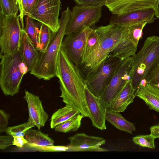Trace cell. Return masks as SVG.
<instances>
[{"label":"cell","mask_w":159,"mask_h":159,"mask_svg":"<svg viewBox=\"0 0 159 159\" xmlns=\"http://www.w3.org/2000/svg\"><path fill=\"white\" fill-rule=\"evenodd\" d=\"M56 77L59 79L60 97L66 105L78 110L84 117H89L84 94L85 84L78 66L61 47L58 55Z\"/></svg>","instance_id":"1"},{"label":"cell","mask_w":159,"mask_h":159,"mask_svg":"<svg viewBox=\"0 0 159 159\" xmlns=\"http://www.w3.org/2000/svg\"><path fill=\"white\" fill-rule=\"evenodd\" d=\"M71 10L69 7L61 13L58 30L53 33L50 42L46 51L40 52L38 61L30 72L39 80H49L56 77L57 65L58 55L61 47L63 40L66 35Z\"/></svg>","instance_id":"2"},{"label":"cell","mask_w":159,"mask_h":159,"mask_svg":"<svg viewBox=\"0 0 159 159\" xmlns=\"http://www.w3.org/2000/svg\"><path fill=\"white\" fill-rule=\"evenodd\" d=\"M159 63V36L147 38L142 48L133 57L131 80L135 94L148 83L150 73Z\"/></svg>","instance_id":"3"},{"label":"cell","mask_w":159,"mask_h":159,"mask_svg":"<svg viewBox=\"0 0 159 159\" xmlns=\"http://www.w3.org/2000/svg\"><path fill=\"white\" fill-rule=\"evenodd\" d=\"M0 86L5 96L18 93L24 75L28 72L19 50L0 56Z\"/></svg>","instance_id":"4"},{"label":"cell","mask_w":159,"mask_h":159,"mask_svg":"<svg viewBox=\"0 0 159 159\" xmlns=\"http://www.w3.org/2000/svg\"><path fill=\"white\" fill-rule=\"evenodd\" d=\"M123 29V26L111 24L95 29L99 36L100 43L97 49L82 64L87 73L95 70L104 61L119 42Z\"/></svg>","instance_id":"5"},{"label":"cell","mask_w":159,"mask_h":159,"mask_svg":"<svg viewBox=\"0 0 159 159\" xmlns=\"http://www.w3.org/2000/svg\"><path fill=\"white\" fill-rule=\"evenodd\" d=\"M123 61L110 53L95 70L87 73L84 80L89 91L99 98Z\"/></svg>","instance_id":"6"},{"label":"cell","mask_w":159,"mask_h":159,"mask_svg":"<svg viewBox=\"0 0 159 159\" xmlns=\"http://www.w3.org/2000/svg\"><path fill=\"white\" fill-rule=\"evenodd\" d=\"M0 56L19 49L22 28L17 15L6 16L0 13Z\"/></svg>","instance_id":"7"},{"label":"cell","mask_w":159,"mask_h":159,"mask_svg":"<svg viewBox=\"0 0 159 159\" xmlns=\"http://www.w3.org/2000/svg\"><path fill=\"white\" fill-rule=\"evenodd\" d=\"M133 57L123 61L115 72L102 95L99 98L105 110H108L110 104L124 87L131 80Z\"/></svg>","instance_id":"8"},{"label":"cell","mask_w":159,"mask_h":159,"mask_svg":"<svg viewBox=\"0 0 159 159\" xmlns=\"http://www.w3.org/2000/svg\"><path fill=\"white\" fill-rule=\"evenodd\" d=\"M61 0H36L30 17L48 26L53 33L59 29Z\"/></svg>","instance_id":"9"},{"label":"cell","mask_w":159,"mask_h":159,"mask_svg":"<svg viewBox=\"0 0 159 159\" xmlns=\"http://www.w3.org/2000/svg\"><path fill=\"white\" fill-rule=\"evenodd\" d=\"M102 6H85L77 5L71 11L66 35L79 32L90 27L100 20Z\"/></svg>","instance_id":"10"},{"label":"cell","mask_w":159,"mask_h":159,"mask_svg":"<svg viewBox=\"0 0 159 159\" xmlns=\"http://www.w3.org/2000/svg\"><path fill=\"white\" fill-rule=\"evenodd\" d=\"M93 29L87 27L83 30L65 35L61 47L71 61L78 66L81 64L86 41Z\"/></svg>","instance_id":"11"},{"label":"cell","mask_w":159,"mask_h":159,"mask_svg":"<svg viewBox=\"0 0 159 159\" xmlns=\"http://www.w3.org/2000/svg\"><path fill=\"white\" fill-rule=\"evenodd\" d=\"M159 0H106L105 5L114 15L120 16L139 10H155Z\"/></svg>","instance_id":"12"},{"label":"cell","mask_w":159,"mask_h":159,"mask_svg":"<svg viewBox=\"0 0 159 159\" xmlns=\"http://www.w3.org/2000/svg\"><path fill=\"white\" fill-rule=\"evenodd\" d=\"M68 139L70 143L66 145L68 148V152L109 151L101 147L106 143V140L102 137L78 133L69 137Z\"/></svg>","instance_id":"13"},{"label":"cell","mask_w":159,"mask_h":159,"mask_svg":"<svg viewBox=\"0 0 159 159\" xmlns=\"http://www.w3.org/2000/svg\"><path fill=\"white\" fill-rule=\"evenodd\" d=\"M155 16L154 9H147L135 11L120 16L114 15L111 17L110 22V24L123 27L144 22L151 24L156 19Z\"/></svg>","instance_id":"14"},{"label":"cell","mask_w":159,"mask_h":159,"mask_svg":"<svg viewBox=\"0 0 159 159\" xmlns=\"http://www.w3.org/2000/svg\"><path fill=\"white\" fill-rule=\"evenodd\" d=\"M24 98L27 104L29 118L39 130L48 118V114L42 106L39 97L25 90Z\"/></svg>","instance_id":"15"},{"label":"cell","mask_w":159,"mask_h":159,"mask_svg":"<svg viewBox=\"0 0 159 159\" xmlns=\"http://www.w3.org/2000/svg\"><path fill=\"white\" fill-rule=\"evenodd\" d=\"M84 94L89 114V118L93 125L101 130L106 129L105 110L102 106L99 98L93 94L86 86Z\"/></svg>","instance_id":"16"},{"label":"cell","mask_w":159,"mask_h":159,"mask_svg":"<svg viewBox=\"0 0 159 159\" xmlns=\"http://www.w3.org/2000/svg\"><path fill=\"white\" fill-rule=\"evenodd\" d=\"M23 61L30 72L36 65L40 52L30 39L25 29H22L19 49Z\"/></svg>","instance_id":"17"},{"label":"cell","mask_w":159,"mask_h":159,"mask_svg":"<svg viewBox=\"0 0 159 159\" xmlns=\"http://www.w3.org/2000/svg\"><path fill=\"white\" fill-rule=\"evenodd\" d=\"M135 91L131 80L128 81L122 89L111 102L108 109L111 111L123 112L132 103L135 97Z\"/></svg>","instance_id":"18"},{"label":"cell","mask_w":159,"mask_h":159,"mask_svg":"<svg viewBox=\"0 0 159 159\" xmlns=\"http://www.w3.org/2000/svg\"><path fill=\"white\" fill-rule=\"evenodd\" d=\"M137 48V47L129 38L125 27H124L120 39L110 53L123 61L134 56L136 54Z\"/></svg>","instance_id":"19"},{"label":"cell","mask_w":159,"mask_h":159,"mask_svg":"<svg viewBox=\"0 0 159 159\" xmlns=\"http://www.w3.org/2000/svg\"><path fill=\"white\" fill-rule=\"evenodd\" d=\"M143 100L149 108L159 113V89L148 83L135 94Z\"/></svg>","instance_id":"20"},{"label":"cell","mask_w":159,"mask_h":159,"mask_svg":"<svg viewBox=\"0 0 159 159\" xmlns=\"http://www.w3.org/2000/svg\"><path fill=\"white\" fill-rule=\"evenodd\" d=\"M105 118L106 120L119 130L131 134L135 131L134 124L124 118L120 112L106 110Z\"/></svg>","instance_id":"21"},{"label":"cell","mask_w":159,"mask_h":159,"mask_svg":"<svg viewBox=\"0 0 159 159\" xmlns=\"http://www.w3.org/2000/svg\"><path fill=\"white\" fill-rule=\"evenodd\" d=\"M24 137L27 141L26 144L29 147L54 145V141L48 134L31 128L26 132Z\"/></svg>","instance_id":"22"},{"label":"cell","mask_w":159,"mask_h":159,"mask_svg":"<svg viewBox=\"0 0 159 159\" xmlns=\"http://www.w3.org/2000/svg\"><path fill=\"white\" fill-rule=\"evenodd\" d=\"M80 114L77 109L66 105L53 114L51 119L50 127L54 129L58 125Z\"/></svg>","instance_id":"23"},{"label":"cell","mask_w":159,"mask_h":159,"mask_svg":"<svg viewBox=\"0 0 159 159\" xmlns=\"http://www.w3.org/2000/svg\"><path fill=\"white\" fill-rule=\"evenodd\" d=\"M25 30L37 49L39 46V36L41 23L26 16L25 18Z\"/></svg>","instance_id":"24"},{"label":"cell","mask_w":159,"mask_h":159,"mask_svg":"<svg viewBox=\"0 0 159 159\" xmlns=\"http://www.w3.org/2000/svg\"><path fill=\"white\" fill-rule=\"evenodd\" d=\"M100 43L99 35L93 29L87 39L84 50L82 64L98 47Z\"/></svg>","instance_id":"25"},{"label":"cell","mask_w":159,"mask_h":159,"mask_svg":"<svg viewBox=\"0 0 159 159\" xmlns=\"http://www.w3.org/2000/svg\"><path fill=\"white\" fill-rule=\"evenodd\" d=\"M84 116L80 114L57 125L55 131L67 133L77 131L80 127Z\"/></svg>","instance_id":"26"},{"label":"cell","mask_w":159,"mask_h":159,"mask_svg":"<svg viewBox=\"0 0 159 159\" xmlns=\"http://www.w3.org/2000/svg\"><path fill=\"white\" fill-rule=\"evenodd\" d=\"M53 32L48 26L41 24L39 36V46L37 49L40 52H45L48 45Z\"/></svg>","instance_id":"27"},{"label":"cell","mask_w":159,"mask_h":159,"mask_svg":"<svg viewBox=\"0 0 159 159\" xmlns=\"http://www.w3.org/2000/svg\"><path fill=\"white\" fill-rule=\"evenodd\" d=\"M147 23L144 22L125 27L129 38L137 47L139 40L142 37L143 29Z\"/></svg>","instance_id":"28"},{"label":"cell","mask_w":159,"mask_h":159,"mask_svg":"<svg viewBox=\"0 0 159 159\" xmlns=\"http://www.w3.org/2000/svg\"><path fill=\"white\" fill-rule=\"evenodd\" d=\"M34 126L32 121L28 118V121L26 122L17 125L7 127L5 132L8 135L12 136L24 137L26 132Z\"/></svg>","instance_id":"29"},{"label":"cell","mask_w":159,"mask_h":159,"mask_svg":"<svg viewBox=\"0 0 159 159\" xmlns=\"http://www.w3.org/2000/svg\"><path fill=\"white\" fill-rule=\"evenodd\" d=\"M0 13L6 16L17 15L19 8L16 0H0Z\"/></svg>","instance_id":"30"},{"label":"cell","mask_w":159,"mask_h":159,"mask_svg":"<svg viewBox=\"0 0 159 159\" xmlns=\"http://www.w3.org/2000/svg\"><path fill=\"white\" fill-rule=\"evenodd\" d=\"M155 138L150 134L146 135H139L133 138V141L136 144L142 147L154 149Z\"/></svg>","instance_id":"31"},{"label":"cell","mask_w":159,"mask_h":159,"mask_svg":"<svg viewBox=\"0 0 159 159\" xmlns=\"http://www.w3.org/2000/svg\"><path fill=\"white\" fill-rule=\"evenodd\" d=\"M35 150L42 152H68L67 146L48 145L44 146H33L29 147Z\"/></svg>","instance_id":"32"},{"label":"cell","mask_w":159,"mask_h":159,"mask_svg":"<svg viewBox=\"0 0 159 159\" xmlns=\"http://www.w3.org/2000/svg\"><path fill=\"white\" fill-rule=\"evenodd\" d=\"M148 83L159 89V63L150 73Z\"/></svg>","instance_id":"33"},{"label":"cell","mask_w":159,"mask_h":159,"mask_svg":"<svg viewBox=\"0 0 159 159\" xmlns=\"http://www.w3.org/2000/svg\"><path fill=\"white\" fill-rule=\"evenodd\" d=\"M77 5L85 6H102L106 0H74Z\"/></svg>","instance_id":"34"},{"label":"cell","mask_w":159,"mask_h":159,"mask_svg":"<svg viewBox=\"0 0 159 159\" xmlns=\"http://www.w3.org/2000/svg\"><path fill=\"white\" fill-rule=\"evenodd\" d=\"M10 115L4 111L0 110V133L5 131L8 124Z\"/></svg>","instance_id":"35"},{"label":"cell","mask_w":159,"mask_h":159,"mask_svg":"<svg viewBox=\"0 0 159 159\" xmlns=\"http://www.w3.org/2000/svg\"><path fill=\"white\" fill-rule=\"evenodd\" d=\"M13 137L11 135L0 136V149L4 150L13 145Z\"/></svg>","instance_id":"36"},{"label":"cell","mask_w":159,"mask_h":159,"mask_svg":"<svg viewBox=\"0 0 159 159\" xmlns=\"http://www.w3.org/2000/svg\"><path fill=\"white\" fill-rule=\"evenodd\" d=\"M14 140L13 145L18 147L21 148L27 143V141L24 137L22 136H13Z\"/></svg>","instance_id":"37"},{"label":"cell","mask_w":159,"mask_h":159,"mask_svg":"<svg viewBox=\"0 0 159 159\" xmlns=\"http://www.w3.org/2000/svg\"><path fill=\"white\" fill-rule=\"evenodd\" d=\"M36 1V0H27L25 11V16H28L30 13Z\"/></svg>","instance_id":"38"},{"label":"cell","mask_w":159,"mask_h":159,"mask_svg":"<svg viewBox=\"0 0 159 159\" xmlns=\"http://www.w3.org/2000/svg\"><path fill=\"white\" fill-rule=\"evenodd\" d=\"M151 134L156 139L159 138V125H153L150 128Z\"/></svg>","instance_id":"39"},{"label":"cell","mask_w":159,"mask_h":159,"mask_svg":"<svg viewBox=\"0 0 159 159\" xmlns=\"http://www.w3.org/2000/svg\"><path fill=\"white\" fill-rule=\"evenodd\" d=\"M155 16L159 19V1L156 8L155 10Z\"/></svg>","instance_id":"40"}]
</instances>
